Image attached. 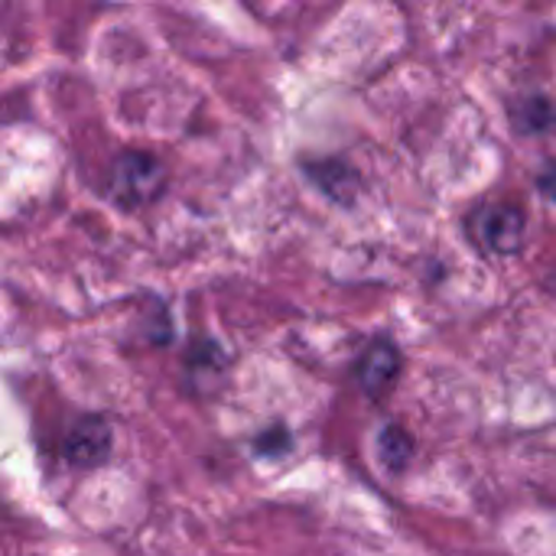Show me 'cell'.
<instances>
[{
    "mask_svg": "<svg viewBox=\"0 0 556 556\" xmlns=\"http://www.w3.org/2000/svg\"><path fill=\"white\" fill-rule=\"evenodd\" d=\"M508 121L521 137H547L556 134V101L547 91H521L508 104Z\"/></svg>",
    "mask_w": 556,
    "mask_h": 556,
    "instance_id": "6",
    "label": "cell"
},
{
    "mask_svg": "<svg viewBox=\"0 0 556 556\" xmlns=\"http://www.w3.org/2000/svg\"><path fill=\"white\" fill-rule=\"evenodd\" d=\"M534 189L541 192V199H547L551 205H556V156H547L534 176Z\"/></svg>",
    "mask_w": 556,
    "mask_h": 556,
    "instance_id": "11",
    "label": "cell"
},
{
    "mask_svg": "<svg viewBox=\"0 0 556 556\" xmlns=\"http://www.w3.org/2000/svg\"><path fill=\"white\" fill-rule=\"evenodd\" d=\"M251 450H254V456H261V459H280V456H287V453L293 450V433H290V427L274 424V427L261 430V433L251 440Z\"/></svg>",
    "mask_w": 556,
    "mask_h": 556,
    "instance_id": "9",
    "label": "cell"
},
{
    "mask_svg": "<svg viewBox=\"0 0 556 556\" xmlns=\"http://www.w3.org/2000/svg\"><path fill=\"white\" fill-rule=\"evenodd\" d=\"M147 342L150 345H169L173 342V319H169V309L163 300H153L150 303V313H147Z\"/></svg>",
    "mask_w": 556,
    "mask_h": 556,
    "instance_id": "10",
    "label": "cell"
},
{
    "mask_svg": "<svg viewBox=\"0 0 556 556\" xmlns=\"http://www.w3.org/2000/svg\"><path fill=\"white\" fill-rule=\"evenodd\" d=\"M300 173L323 199L339 208H352L362 199V173L345 156H303Z\"/></svg>",
    "mask_w": 556,
    "mask_h": 556,
    "instance_id": "5",
    "label": "cell"
},
{
    "mask_svg": "<svg viewBox=\"0 0 556 556\" xmlns=\"http://www.w3.org/2000/svg\"><path fill=\"white\" fill-rule=\"evenodd\" d=\"M59 453H62V463L68 469H78V472H91V469L108 466V459L114 453V427H111V420L101 417V414L78 417L65 430Z\"/></svg>",
    "mask_w": 556,
    "mask_h": 556,
    "instance_id": "3",
    "label": "cell"
},
{
    "mask_svg": "<svg viewBox=\"0 0 556 556\" xmlns=\"http://www.w3.org/2000/svg\"><path fill=\"white\" fill-rule=\"evenodd\" d=\"M401 371H404V355L391 336L371 339L352 365V378L368 401H384L394 391Z\"/></svg>",
    "mask_w": 556,
    "mask_h": 556,
    "instance_id": "4",
    "label": "cell"
},
{
    "mask_svg": "<svg viewBox=\"0 0 556 556\" xmlns=\"http://www.w3.org/2000/svg\"><path fill=\"white\" fill-rule=\"evenodd\" d=\"M466 228H469V238L489 257H515L528 244V215L525 208L511 202H489L476 208Z\"/></svg>",
    "mask_w": 556,
    "mask_h": 556,
    "instance_id": "2",
    "label": "cell"
},
{
    "mask_svg": "<svg viewBox=\"0 0 556 556\" xmlns=\"http://www.w3.org/2000/svg\"><path fill=\"white\" fill-rule=\"evenodd\" d=\"M169 189V169L156 153L124 150L114 156L108 173V199L124 212H140L156 205Z\"/></svg>",
    "mask_w": 556,
    "mask_h": 556,
    "instance_id": "1",
    "label": "cell"
},
{
    "mask_svg": "<svg viewBox=\"0 0 556 556\" xmlns=\"http://www.w3.org/2000/svg\"><path fill=\"white\" fill-rule=\"evenodd\" d=\"M544 290H547V293H554V296H556V267L551 270V274H547V277H544Z\"/></svg>",
    "mask_w": 556,
    "mask_h": 556,
    "instance_id": "12",
    "label": "cell"
},
{
    "mask_svg": "<svg viewBox=\"0 0 556 556\" xmlns=\"http://www.w3.org/2000/svg\"><path fill=\"white\" fill-rule=\"evenodd\" d=\"M414 453H417V443L397 420L381 424V430L375 437V456H378V463H381V469L388 476L407 472L410 463H414Z\"/></svg>",
    "mask_w": 556,
    "mask_h": 556,
    "instance_id": "7",
    "label": "cell"
},
{
    "mask_svg": "<svg viewBox=\"0 0 556 556\" xmlns=\"http://www.w3.org/2000/svg\"><path fill=\"white\" fill-rule=\"evenodd\" d=\"M228 371V352L208 339V336H195L186 349V378L189 381H202L208 378H222Z\"/></svg>",
    "mask_w": 556,
    "mask_h": 556,
    "instance_id": "8",
    "label": "cell"
}]
</instances>
